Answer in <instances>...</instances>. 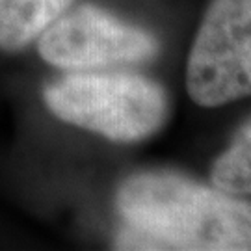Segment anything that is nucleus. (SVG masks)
<instances>
[{"label":"nucleus","instance_id":"nucleus-1","mask_svg":"<svg viewBox=\"0 0 251 251\" xmlns=\"http://www.w3.org/2000/svg\"><path fill=\"white\" fill-rule=\"evenodd\" d=\"M119 250L251 251V203L170 171L126 177L116 194Z\"/></svg>","mask_w":251,"mask_h":251},{"label":"nucleus","instance_id":"nucleus-2","mask_svg":"<svg viewBox=\"0 0 251 251\" xmlns=\"http://www.w3.org/2000/svg\"><path fill=\"white\" fill-rule=\"evenodd\" d=\"M43 100L58 119L117 144L151 138L170 116L160 84L125 71L67 73L47 86Z\"/></svg>","mask_w":251,"mask_h":251},{"label":"nucleus","instance_id":"nucleus-3","mask_svg":"<svg viewBox=\"0 0 251 251\" xmlns=\"http://www.w3.org/2000/svg\"><path fill=\"white\" fill-rule=\"evenodd\" d=\"M186 90L205 108L251 95V0H210L190 49Z\"/></svg>","mask_w":251,"mask_h":251},{"label":"nucleus","instance_id":"nucleus-4","mask_svg":"<svg viewBox=\"0 0 251 251\" xmlns=\"http://www.w3.org/2000/svg\"><path fill=\"white\" fill-rule=\"evenodd\" d=\"M41 60L65 73L100 71L152 60L158 39L93 4L69 8L36 39Z\"/></svg>","mask_w":251,"mask_h":251},{"label":"nucleus","instance_id":"nucleus-5","mask_svg":"<svg viewBox=\"0 0 251 251\" xmlns=\"http://www.w3.org/2000/svg\"><path fill=\"white\" fill-rule=\"evenodd\" d=\"M75 0H0V50L26 49Z\"/></svg>","mask_w":251,"mask_h":251},{"label":"nucleus","instance_id":"nucleus-6","mask_svg":"<svg viewBox=\"0 0 251 251\" xmlns=\"http://www.w3.org/2000/svg\"><path fill=\"white\" fill-rule=\"evenodd\" d=\"M210 180L234 196H251V117L212 164Z\"/></svg>","mask_w":251,"mask_h":251}]
</instances>
